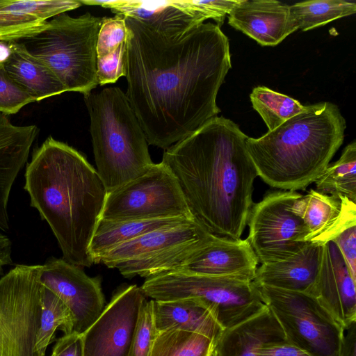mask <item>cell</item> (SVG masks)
Instances as JSON below:
<instances>
[{
  "label": "cell",
  "mask_w": 356,
  "mask_h": 356,
  "mask_svg": "<svg viewBox=\"0 0 356 356\" xmlns=\"http://www.w3.org/2000/svg\"><path fill=\"white\" fill-rule=\"evenodd\" d=\"M124 18L126 95L148 145L167 149L220 112L216 97L232 66L229 40L211 22L168 36Z\"/></svg>",
  "instance_id": "obj_1"
},
{
  "label": "cell",
  "mask_w": 356,
  "mask_h": 356,
  "mask_svg": "<svg viewBox=\"0 0 356 356\" xmlns=\"http://www.w3.org/2000/svg\"><path fill=\"white\" fill-rule=\"evenodd\" d=\"M247 138L233 121L216 116L163 155L193 218L216 237L241 239L254 204L258 175Z\"/></svg>",
  "instance_id": "obj_2"
},
{
  "label": "cell",
  "mask_w": 356,
  "mask_h": 356,
  "mask_svg": "<svg viewBox=\"0 0 356 356\" xmlns=\"http://www.w3.org/2000/svg\"><path fill=\"white\" fill-rule=\"evenodd\" d=\"M24 189L51 229L63 259L80 267L94 264L89 247L108 192L86 158L48 137L26 165Z\"/></svg>",
  "instance_id": "obj_3"
},
{
  "label": "cell",
  "mask_w": 356,
  "mask_h": 356,
  "mask_svg": "<svg viewBox=\"0 0 356 356\" xmlns=\"http://www.w3.org/2000/svg\"><path fill=\"white\" fill-rule=\"evenodd\" d=\"M346 121L339 108L323 102L308 105L245 146L257 175L270 186L305 190L322 175L344 138Z\"/></svg>",
  "instance_id": "obj_4"
},
{
  "label": "cell",
  "mask_w": 356,
  "mask_h": 356,
  "mask_svg": "<svg viewBox=\"0 0 356 356\" xmlns=\"http://www.w3.org/2000/svg\"><path fill=\"white\" fill-rule=\"evenodd\" d=\"M84 101L97 172L108 193L145 173L154 163L146 136L120 88L91 91Z\"/></svg>",
  "instance_id": "obj_5"
},
{
  "label": "cell",
  "mask_w": 356,
  "mask_h": 356,
  "mask_svg": "<svg viewBox=\"0 0 356 356\" xmlns=\"http://www.w3.org/2000/svg\"><path fill=\"white\" fill-rule=\"evenodd\" d=\"M102 17L55 16L39 30L17 41L57 76L66 91L83 96L98 85L97 39Z\"/></svg>",
  "instance_id": "obj_6"
},
{
  "label": "cell",
  "mask_w": 356,
  "mask_h": 356,
  "mask_svg": "<svg viewBox=\"0 0 356 356\" xmlns=\"http://www.w3.org/2000/svg\"><path fill=\"white\" fill-rule=\"evenodd\" d=\"M140 289L145 297L156 301L199 300L223 330L236 326L267 308L254 281L234 277L171 270L145 278Z\"/></svg>",
  "instance_id": "obj_7"
},
{
  "label": "cell",
  "mask_w": 356,
  "mask_h": 356,
  "mask_svg": "<svg viewBox=\"0 0 356 356\" xmlns=\"http://www.w3.org/2000/svg\"><path fill=\"white\" fill-rule=\"evenodd\" d=\"M212 234L195 220L152 230L111 249L100 259L122 275L149 277L175 269Z\"/></svg>",
  "instance_id": "obj_8"
},
{
  "label": "cell",
  "mask_w": 356,
  "mask_h": 356,
  "mask_svg": "<svg viewBox=\"0 0 356 356\" xmlns=\"http://www.w3.org/2000/svg\"><path fill=\"white\" fill-rule=\"evenodd\" d=\"M256 285L289 343L312 356H339L345 330L313 296Z\"/></svg>",
  "instance_id": "obj_9"
},
{
  "label": "cell",
  "mask_w": 356,
  "mask_h": 356,
  "mask_svg": "<svg viewBox=\"0 0 356 356\" xmlns=\"http://www.w3.org/2000/svg\"><path fill=\"white\" fill-rule=\"evenodd\" d=\"M42 265H17L0 279V356H42L38 336Z\"/></svg>",
  "instance_id": "obj_10"
},
{
  "label": "cell",
  "mask_w": 356,
  "mask_h": 356,
  "mask_svg": "<svg viewBox=\"0 0 356 356\" xmlns=\"http://www.w3.org/2000/svg\"><path fill=\"white\" fill-rule=\"evenodd\" d=\"M193 218L178 181L161 162L143 175L108 193L100 219Z\"/></svg>",
  "instance_id": "obj_11"
},
{
  "label": "cell",
  "mask_w": 356,
  "mask_h": 356,
  "mask_svg": "<svg viewBox=\"0 0 356 356\" xmlns=\"http://www.w3.org/2000/svg\"><path fill=\"white\" fill-rule=\"evenodd\" d=\"M301 195L296 191H277L253 204L247 239L261 264L288 259L308 243L307 227L291 210Z\"/></svg>",
  "instance_id": "obj_12"
},
{
  "label": "cell",
  "mask_w": 356,
  "mask_h": 356,
  "mask_svg": "<svg viewBox=\"0 0 356 356\" xmlns=\"http://www.w3.org/2000/svg\"><path fill=\"white\" fill-rule=\"evenodd\" d=\"M140 287L118 289L94 323L83 334L82 356H128L140 307Z\"/></svg>",
  "instance_id": "obj_13"
},
{
  "label": "cell",
  "mask_w": 356,
  "mask_h": 356,
  "mask_svg": "<svg viewBox=\"0 0 356 356\" xmlns=\"http://www.w3.org/2000/svg\"><path fill=\"white\" fill-rule=\"evenodd\" d=\"M40 282L70 309L73 319L72 332L83 334L106 307L100 277H89L81 267L63 259L49 258L42 265Z\"/></svg>",
  "instance_id": "obj_14"
},
{
  "label": "cell",
  "mask_w": 356,
  "mask_h": 356,
  "mask_svg": "<svg viewBox=\"0 0 356 356\" xmlns=\"http://www.w3.org/2000/svg\"><path fill=\"white\" fill-rule=\"evenodd\" d=\"M81 4L110 8L115 15L138 20L168 36L183 35L209 19L196 0H81Z\"/></svg>",
  "instance_id": "obj_15"
},
{
  "label": "cell",
  "mask_w": 356,
  "mask_h": 356,
  "mask_svg": "<svg viewBox=\"0 0 356 356\" xmlns=\"http://www.w3.org/2000/svg\"><path fill=\"white\" fill-rule=\"evenodd\" d=\"M355 282L337 245L332 241L323 244L318 273L309 294L344 330L356 321Z\"/></svg>",
  "instance_id": "obj_16"
},
{
  "label": "cell",
  "mask_w": 356,
  "mask_h": 356,
  "mask_svg": "<svg viewBox=\"0 0 356 356\" xmlns=\"http://www.w3.org/2000/svg\"><path fill=\"white\" fill-rule=\"evenodd\" d=\"M258 263L247 238L233 241L212 236L172 270L253 281Z\"/></svg>",
  "instance_id": "obj_17"
},
{
  "label": "cell",
  "mask_w": 356,
  "mask_h": 356,
  "mask_svg": "<svg viewBox=\"0 0 356 356\" xmlns=\"http://www.w3.org/2000/svg\"><path fill=\"white\" fill-rule=\"evenodd\" d=\"M291 210L307 227V243L323 245L356 225V203L346 197L329 195L312 188L294 202Z\"/></svg>",
  "instance_id": "obj_18"
},
{
  "label": "cell",
  "mask_w": 356,
  "mask_h": 356,
  "mask_svg": "<svg viewBox=\"0 0 356 356\" xmlns=\"http://www.w3.org/2000/svg\"><path fill=\"white\" fill-rule=\"evenodd\" d=\"M228 23L262 46H275L298 29L290 6L275 0H241Z\"/></svg>",
  "instance_id": "obj_19"
},
{
  "label": "cell",
  "mask_w": 356,
  "mask_h": 356,
  "mask_svg": "<svg viewBox=\"0 0 356 356\" xmlns=\"http://www.w3.org/2000/svg\"><path fill=\"white\" fill-rule=\"evenodd\" d=\"M38 133L35 125L16 126L0 113V229L9 228L8 202L13 184Z\"/></svg>",
  "instance_id": "obj_20"
},
{
  "label": "cell",
  "mask_w": 356,
  "mask_h": 356,
  "mask_svg": "<svg viewBox=\"0 0 356 356\" xmlns=\"http://www.w3.org/2000/svg\"><path fill=\"white\" fill-rule=\"evenodd\" d=\"M81 5L74 0H0V42L17 41L39 30L47 19Z\"/></svg>",
  "instance_id": "obj_21"
},
{
  "label": "cell",
  "mask_w": 356,
  "mask_h": 356,
  "mask_svg": "<svg viewBox=\"0 0 356 356\" xmlns=\"http://www.w3.org/2000/svg\"><path fill=\"white\" fill-rule=\"evenodd\" d=\"M322 245L308 243L293 256L257 268L256 284L310 293L317 277Z\"/></svg>",
  "instance_id": "obj_22"
},
{
  "label": "cell",
  "mask_w": 356,
  "mask_h": 356,
  "mask_svg": "<svg viewBox=\"0 0 356 356\" xmlns=\"http://www.w3.org/2000/svg\"><path fill=\"white\" fill-rule=\"evenodd\" d=\"M285 339L277 321L267 307L259 314L232 328L224 330L215 341V356H257L264 343Z\"/></svg>",
  "instance_id": "obj_23"
},
{
  "label": "cell",
  "mask_w": 356,
  "mask_h": 356,
  "mask_svg": "<svg viewBox=\"0 0 356 356\" xmlns=\"http://www.w3.org/2000/svg\"><path fill=\"white\" fill-rule=\"evenodd\" d=\"M152 303L157 332L177 330L202 334L216 341L224 330L211 311L199 300H152Z\"/></svg>",
  "instance_id": "obj_24"
},
{
  "label": "cell",
  "mask_w": 356,
  "mask_h": 356,
  "mask_svg": "<svg viewBox=\"0 0 356 356\" xmlns=\"http://www.w3.org/2000/svg\"><path fill=\"white\" fill-rule=\"evenodd\" d=\"M10 51L2 63L10 78L35 102L66 92L62 83L43 63L17 42H8Z\"/></svg>",
  "instance_id": "obj_25"
},
{
  "label": "cell",
  "mask_w": 356,
  "mask_h": 356,
  "mask_svg": "<svg viewBox=\"0 0 356 356\" xmlns=\"http://www.w3.org/2000/svg\"><path fill=\"white\" fill-rule=\"evenodd\" d=\"M195 220L172 217L146 220H108L100 219L97 225L89 250L93 264L115 247L152 230L182 224Z\"/></svg>",
  "instance_id": "obj_26"
},
{
  "label": "cell",
  "mask_w": 356,
  "mask_h": 356,
  "mask_svg": "<svg viewBox=\"0 0 356 356\" xmlns=\"http://www.w3.org/2000/svg\"><path fill=\"white\" fill-rule=\"evenodd\" d=\"M318 192L335 197L343 196L356 203V143L343 150L334 163L328 165L316 181Z\"/></svg>",
  "instance_id": "obj_27"
},
{
  "label": "cell",
  "mask_w": 356,
  "mask_h": 356,
  "mask_svg": "<svg viewBox=\"0 0 356 356\" xmlns=\"http://www.w3.org/2000/svg\"><path fill=\"white\" fill-rule=\"evenodd\" d=\"M41 316L36 350L46 356L48 346L54 339L57 330L64 334L73 332L71 312L64 302L52 291L41 284Z\"/></svg>",
  "instance_id": "obj_28"
},
{
  "label": "cell",
  "mask_w": 356,
  "mask_h": 356,
  "mask_svg": "<svg viewBox=\"0 0 356 356\" xmlns=\"http://www.w3.org/2000/svg\"><path fill=\"white\" fill-rule=\"evenodd\" d=\"M250 98L254 109L264 120L268 131L307 108V106L302 105L296 99L265 86L254 88Z\"/></svg>",
  "instance_id": "obj_29"
},
{
  "label": "cell",
  "mask_w": 356,
  "mask_h": 356,
  "mask_svg": "<svg viewBox=\"0 0 356 356\" xmlns=\"http://www.w3.org/2000/svg\"><path fill=\"white\" fill-rule=\"evenodd\" d=\"M298 28L303 31L355 14L356 3L344 0H310L290 6Z\"/></svg>",
  "instance_id": "obj_30"
},
{
  "label": "cell",
  "mask_w": 356,
  "mask_h": 356,
  "mask_svg": "<svg viewBox=\"0 0 356 356\" xmlns=\"http://www.w3.org/2000/svg\"><path fill=\"white\" fill-rule=\"evenodd\" d=\"M215 341L202 334L181 330L158 332L149 356H211Z\"/></svg>",
  "instance_id": "obj_31"
},
{
  "label": "cell",
  "mask_w": 356,
  "mask_h": 356,
  "mask_svg": "<svg viewBox=\"0 0 356 356\" xmlns=\"http://www.w3.org/2000/svg\"><path fill=\"white\" fill-rule=\"evenodd\" d=\"M156 333L152 300L145 298L138 311L128 356H149Z\"/></svg>",
  "instance_id": "obj_32"
},
{
  "label": "cell",
  "mask_w": 356,
  "mask_h": 356,
  "mask_svg": "<svg viewBox=\"0 0 356 356\" xmlns=\"http://www.w3.org/2000/svg\"><path fill=\"white\" fill-rule=\"evenodd\" d=\"M128 30L125 18L120 15L102 17L97 39V56L102 57L127 42Z\"/></svg>",
  "instance_id": "obj_33"
},
{
  "label": "cell",
  "mask_w": 356,
  "mask_h": 356,
  "mask_svg": "<svg viewBox=\"0 0 356 356\" xmlns=\"http://www.w3.org/2000/svg\"><path fill=\"white\" fill-rule=\"evenodd\" d=\"M34 102L33 97L10 78L3 63H0V113L14 114L26 104Z\"/></svg>",
  "instance_id": "obj_34"
},
{
  "label": "cell",
  "mask_w": 356,
  "mask_h": 356,
  "mask_svg": "<svg viewBox=\"0 0 356 356\" xmlns=\"http://www.w3.org/2000/svg\"><path fill=\"white\" fill-rule=\"evenodd\" d=\"M127 42L111 53L97 58V83L104 86L115 83L126 75Z\"/></svg>",
  "instance_id": "obj_35"
},
{
  "label": "cell",
  "mask_w": 356,
  "mask_h": 356,
  "mask_svg": "<svg viewBox=\"0 0 356 356\" xmlns=\"http://www.w3.org/2000/svg\"><path fill=\"white\" fill-rule=\"evenodd\" d=\"M332 241L339 249L353 279L356 280V225L343 230Z\"/></svg>",
  "instance_id": "obj_36"
},
{
  "label": "cell",
  "mask_w": 356,
  "mask_h": 356,
  "mask_svg": "<svg viewBox=\"0 0 356 356\" xmlns=\"http://www.w3.org/2000/svg\"><path fill=\"white\" fill-rule=\"evenodd\" d=\"M257 356H312L291 345L286 339L268 342L257 350Z\"/></svg>",
  "instance_id": "obj_37"
},
{
  "label": "cell",
  "mask_w": 356,
  "mask_h": 356,
  "mask_svg": "<svg viewBox=\"0 0 356 356\" xmlns=\"http://www.w3.org/2000/svg\"><path fill=\"white\" fill-rule=\"evenodd\" d=\"M51 353L55 356H82L81 334H63L56 341Z\"/></svg>",
  "instance_id": "obj_38"
},
{
  "label": "cell",
  "mask_w": 356,
  "mask_h": 356,
  "mask_svg": "<svg viewBox=\"0 0 356 356\" xmlns=\"http://www.w3.org/2000/svg\"><path fill=\"white\" fill-rule=\"evenodd\" d=\"M339 356H356V321L345 329Z\"/></svg>",
  "instance_id": "obj_39"
},
{
  "label": "cell",
  "mask_w": 356,
  "mask_h": 356,
  "mask_svg": "<svg viewBox=\"0 0 356 356\" xmlns=\"http://www.w3.org/2000/svg\"><path fill=\"white\" fill-rule=\"evenodd\" d=\"M11 253L10 240L0 232V275L3 274V267L12 263Z\"/></svg>",
  "instance_id": "obj_40"
},
{
  "label": "cell",
  "mask_w": 356,
  "mask_h": 356,
  "mask_svg": "<svg viewBox=\"0 0 356 356\" xmlns=\"http://www.w3.org/2000/svg\"><path fill=\"white\" fill-rule=\"evenodd\" d=\"M211 356H215L213 351L212 354L211 355Z\"/></svg>",
  "instance_id": "obj_41"
},
{
  "label": "cell",
  "mask_w": 356,
  "mask_h": 356,
  "mask_svg": "<svg viewBox=\"0 0 356 356\" xmlns=\"http://www.w3.org/2000/svg\"><path fill=\"white\" fill-rule=\"evenodd\" d=\"M51 356H55L53 353H51Z\"/></svg>",
  "instance_id": "obj_42"
}]
</instances>
